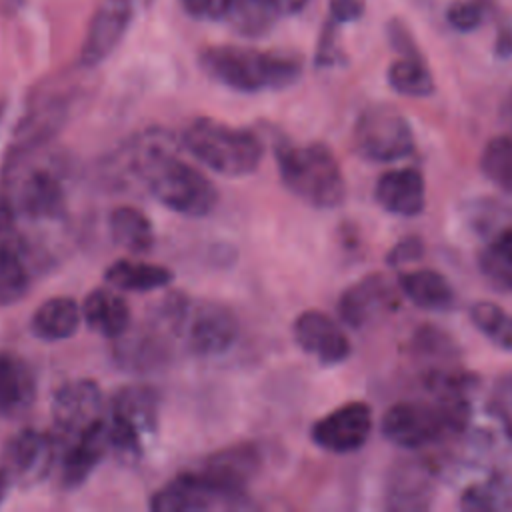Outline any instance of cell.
Wrapping results in <instances>:
<instances>
[{
    "mask_svg": "<svg viewBox=\"0 0 512 512\" xmlns=\"http://www.w3.org/2000/svg\"><path fill=\"white\" fill-rule=\"evenodd\" d=\"M124 170L158 204L186 216L204 218L218 204V188L194 164L176 152L172 134L148 128L126 142L116 156V170Z\"/></svg>",
    "mask_w": 512,
    "mask_h": 512,
    "instance_id": "1",
    "label": "cell"
},
{
    "mask_svg": "<svg viewBox=\"0 0 512 512\" xmlns=\"http://www.w3.org/2000/svg\"><path fill=\"white\" fill-rule=\"evenodd\" d=\"M198 64L214 82L242 94L274 92L296 84L302 76V58L286 50H258L218 44L198 54Z\"/></svg>",
    "mask_w": 512,
    "mask_h": 512,
    "instance_id": "2",
    "label": "cell"
},
{
    "mask_svg": "<svg viewBox=\"0 0 512 512\" xmlns=\"http://www.w3.org/2000/svg\"><path fill=\"white\" fill-rule=\"evenodd\" d=\"M174 342L194 356H218L234 346L240 322L232 308L216 300H196L182 292L166 294L152 312Z\"/></svg>",
    "mask_w": 512,
    "mask_h": 512,
    "instance_id": "3",
    "label": "cell"
},
{
    "mask_svg": "<svg viewBox=\"0 0 512 512\" xmlns=\"http://www.w3.org/2000/svg\"><path fill=\"white\" fill-rule=\"evenodd\" d=\"M274 158L282 184L306 204L332 210L346 198V180L338 158L324 142L292 144L276 140Z\"/></svg>",
    "mask_w": 512,
    "mask_h": 512,
    "instance_id": "4",
    "label": "cell"
},
{
    "mask_svg": "<svg viewBox=\"0 0 512 512\" xmlns=\"http://www.w3.org/2000/svg\"><path fill=\"white\" fill-rule=\"evenodd\" d=\"M184 150L200 164L226 178H242L258 170L264 144L250 128H236L210 116L192 118L180 138Z\"/></svg>",
    "mask_w": 512,
    "mask_h": 512,
    "instance_id": "5",
    "label": "cell"
},
{
    "mask_svg": "<svg viewBox=\"0 0 512 512\" xmlns=\"http://www.w3.org/2000/svg\"><path fill=\"white\" fill-rule=\"evenodd\" d=\"M468 418V404L460 392H442L438 402L402 400L392 404L382 420V436L406 450L438 442L448 432L460 430Z\"/></svg>",
    "mask_w": 512,
    "mask_h": 512,
    "instance_id": "6",
    "label": "cell"
},
{
    "mask_svg": "<svg viewBox=\"0 0 512 512\" xmlns=\"http://www.w3.org/2000/svg\"><path fill=\"white\" fill-rule=\"evenodd\" d=\"M160 392L150 384H126L108 398L106 428L110 452L122 462L144 454L146 438L158 430Z\"/></svg>",
    "mask_w": 512,
    "mask_h": 512,
    "instance_id": "7",
    "label": "cell"
},
{
    "mask_svg": "<svg viewBox=\"0 0 512 512\" xmlns=\"http://www.w3.org/2000/svg\"><path fill=\"white\" fill-rule=\"evenodd\" d=\"M352 148L368 162L388 164L410 156L416 148L408 118L390 104L368 106L354 122Z\"/></svg>",
    "mask_w": 512,
    "mask_h": 512,
    "instance_id": "8",
    "label": "cell"
},
{
    "mask_svg": "<svg viewBox=\"0 0 512 512\" xmlns=\"http://www.w3.org/2000/svg\"><path fill=\"white\" fill-rule=\"evenodd\" d=\"M250 500L238 498L220 488L200 468L170 478L150 494L148 508L154 512H202L248 508Z\"/></svg>",
    "mask_w": 512,
    "mask_h": 512,
    "instance_id": "9",
    "label": "cell"
},
{
    "mask_svg": "<svg viewBox=\"0 0 512 512\" xmlns=\"http://www.w3.org/2000/svg\"><path fill=\"white\" fill-rule=\"evenodd\" d=\"M58 440L50 432L26 426L8 436L0 448V468L20 488L40 484L58 462Z\"/></svg>",
    "mask_w": 512,
    "mask_h": 512,
    "instance_id": "10",
    "label": "cell"
},
{
    "mask_svg": "<svg viewBox=\"0 0 512 512\" xmlns=\"http://www.w3.org/2000/svg\"><path fill=\"white\" fill-rule=\"evenodd\" d=\"M108 400L92 378H74L58 386L52 396L50 414L58 446L76 438L98 420L106 418Z\"/></svg>",
    "mask_w": 512,
    "mask_h": 512,
    "instance_id": "11",
    "label": "cell"
},
{
    "mask_svg": "<svg viewBox=\"0 0 512 512\" xmlns=\"http://www.w3.org/2000/svg\"><path fill=\"white\" fill-rule=\"evenodd\" d=\"M174 338L152 318L140 326H130L114 340L112 358L118 368L134 374H146L170 364Z\"/></svg>",
    "mask_w": 512,
    "mask_h": 512,
    "instance_id": "12",
    "label": "cell"
},
{
    "mask_svg": "<svg viewBox=\"0 0 512 512\" xmlns=\"http://www.w3.org/2000/svg\"><path fill=\"white\" fill-rule=\"evenodd\" d=\"M372 432V408L362 400H350L320 420L310 428L312 442L332 454H350L360 450Z\"/></svg>",
    "mask_w": 512,
    "mask_h": 512,
    "instance_id": "13",
    "label": "cell"
},
{
    "mask_svg": "<svg viewBox=\"0 0 512 512\" xmlns=\"http://www.w3.org/2000/svg\"><path fill=\"white\" fill-rule=\"evenodd\" d=\"M70 102L60 94L36 98L26 114L16 124L12 146L6 152V160L22 158L42 150L68 122Z\"/></svg>",
    "mask_w": 512,
    "mask_h": 512,
    "instance_id": "14",
    "label": "cell"
},
{
    "mask_svg": "<svg viewBox=\"0 0 512 512\" xmlns=\"http://www.w3.org/2000/svg\"><path fill=\"white\" fill-rule=\"evenodd\" d=\"M134 18V0H102L88 22L80 46V64L94 68L102 64L124 38Z\"/></svg>",
    "mask_w": 512,
    "mask_h": 512,
    "instance_id": "15",
    "label": "cell"
},
{
    "mask_svg": "<svg viewBox=\"0 0 512 512\" xmlns=\"http://www.w3.org/2000/svg\"><path fill=\"white\" fill-rule=\"evenodd\" d=\"M292 334L296 344L324 366H336L350 358L352 342L340 324L322 310L310 308L294 318Z\"/></svg>",
    "mask_w": 512,
    "mask_h": 512,
    "instance_id": "16",
    "label": "cell"
},
{
    "mask_svg": "<svg viewBox=\"0 0 512 512\" xmlns=\"http://www.w3.org/2000/svg\"><path fill=\"white\" fill-rule=\"evenodd\" d=\"M110 452L106 418L92 424L76 438L64 442L58 452V484L62 490L80 488L92 472L98 468L102 458Z\"/></svg>",
    "mask_w": 512,
    "mask_h": 512,
    "instance_id": "17",
    "label": "cell"
},
{
    "mask_svg": "<svg viewBox=\"0 0 512 512\" xmlns=\"http://www.w3.org/2000/svg\"><path fill=\"white\" fill-rule=\"evenodd\" d=\"M262 450L254 442H236L204 458L200 470L226 492L250 500L248 484L262 468Z\"/></svg>",
    "mask_w": 512,
    "mask_h": 512,
    "instance_id": "18",
    "label": "cell"
},
{
    "mask_svg": "<svg viewBox=\"0 0 512 512\" xmlns=\"http://www.w3.org/2000/svg\"><path fill=\"white\" fill-rule=\"evenodd\" d=\"M396 306V296L386 280V276L372 272L350 284L336 302L338 318L354 328L360 330L368 326L378 314Z\"/></svg>",
    "mask_w": 512,
    "mask_h": 512,
    "instance_id": "19",
    "label": "cell"
},
{
    "mask_svg": "<svg viewBox=\"0 0 512 512\" xmlns=\"http://www.w3.org/2000/svg\"><path fill=\"white\" fill-rule=\"evenodd\" d=\"M40 270L30 244L14 228L0 232V306H12L22 300Z\"/></svg>",
    "mask_w": 512,
    "mask_h": 512,
    "instance_id": "20",
    "label": "cell"
},
{
    "mask_svg": "<svg viewBox=\"0 0 512 512\" xmlns=\"http://www.w3.org/2000/svg\"><path fill=\"white\" fill-rule=\"evenodd\" d=\"M374 198L390 214L414 218L426 206V182L418 168L406 166L380 174L374 186Z\"/></svg>",
    "mask_w": 512,
    "mask_h": 512,
    "instance_id": "21",
    "label": "cell"
},
{
    "mask_svg": "<svg viewBox=\"0 0 512 512\" xmlns=\"http://www.w3.org/2000/svg\"><path fill=\"white\" fill-rule=\"evenodd\" d=\"M38 394L36 372L26 358L0 350V416L18 418L26 414Z\"/></svg>",
    "mask_w": 512,
    "mask_h": 512,
    "instance_id": "22",
    "label": "cell"
},
{
    "mask_svg": "<svg viewBox=\"0 0 512 512\" xmlns=\"http://www.w3.org/2000/svg\"><path fill=\"white\" fill-rule=\"evenodd\" d=\"M82 320L92 332L116 340L132 326V310L120 290L94 288L82 302Z\"/></svg>",
    "mask_w": 512,
    "mask_h": 512,
    "instance_id": "23",
    "label": "cell"
},
{
    "mask_svg": "<svg viewBox=\"0 0 512 512\" xmlns=\"http://www.w3.org/2000/svg\"><path fill=\"white\" fill-rule=\"evenodd\" d=\"M398 290L414 306L430 312H448L456 306V292L450 280L438 270L420 268L398 274Z\"/></svg>",
    "mask_w": 512,
    "mask_h": 512,
    "instance_id": "24",
    "label": "cell"
},
{
    "mask_svg": "<svg viewBox=\"0 0 512 512\" xmlns=\"http://www.w3.org/2000/svg\"><path fill=\"white\" fill-rule=\"evenodd\" d=\"M82 306L72 296H52L30 316V332L44 342L68 340L78 332Z\"/></svg>",
    "mask_w": 512,
    "mask_h": 512,
    "instance_id": "25",
    "label": "cell"
},
{
    "mask_svg": "<svg viewBox=\"0 0 512 512\" xmlns=\"http://www.w3.org/2000/svg\"><path fill=\"white\" fill-rule=\"evenodd\" d=\"M174 272L162 264L120 258L104 270V282L120 292H152L168 286Z\"/></svg>",
    "mask_w": 512,
    "mask_h": 512,
    "instance_id": "26",
    "label": "cell"
},
{
    "mask_svg": "<svg viewBox=\"0 0 512 512\" xmlns=\"http://www.w3.org/2000/svg\"><path fill=\"white\" fill-rule=\"evenodd\" d=\"M108 232L116 246L132 252L144 254L154 246L156 234L152 220L134 206H118L108 216Z\"/></svg>",
    "mask_w": 512,
    "mask_h": 512,
    "instance_id": "27",
    "label": "cell"
},
{
    "mask_svg": "<svg viewBox=\"0 0 512 512\" xmlns=\"http://www.w3.org/2000/svg\"><path fill=\"white\" fill-rule=\"evenodd\" d=\"M278 16L280 12L272 0H232L224 20H228L240 36L256 38L266 34Z\"/></svg>",
    "mask_w": 512,
    "mask_h": 512,
    "instance_id": "28",
    "label": "cell"
},
{
    "mask_svg": "<svg viewBox=\"0 0 512 512\" xmlns=\"http://www.w3.org/2000/svg\"><path fill=\"white\" fill-rule=\"evenodd\" d=\"M388 84L394 92L408 98H426L434 92L436 84L422 56H400L388 68Z\"/></svg>",
    "mask_w": 512,
    "mask_h": 512,
    "instance_id": "29",
    "label": "cell"
},
{
    "mask_svg": "<svg viewBox=\"0 0 512 512\" xmlns=\"http://www.w3.org/2000/svg\"><path fill=\"white\" fill-rule=\"evenodd\" d=\"M484 178L498 190L512 194V136L498 134L490 138L480 154Z\"/></svg>",
    "mask_w": 512,
    "mask_h": 512,
    "instance_id": "30",
    "label": "cell"
},
{
    "mask_svg": "<svg viewBox=\"0 0 512 512\" xmlns=\"http://www.w3.org/2000/svg\"><path fill=\"white\" fill-rule=\"evenodd\" d=\"M472 326L498 348L512 352V314L494 302L480 300L468 310Z\"/></svg>",
    "mask_w": 512,
    "mask_h": 512,
    "instance_id": "31",
    "label": "cell"
},
{
    "mask_svg": "<svg viewBox=\"0 0 512 512\" xmlns=\"http://www.w3.org/2000/svg\"><path fill=\"white\" fill-rule=\"evenodd\" d=\"M430 480L416 470H400L388 492L390 508H426L430 500Z\"/></svg>",
    "mask_w": 512,
    "mask_h": 512,
    "instance_id": "32",
    "label": "cell"
},
{
    "mask_svg": "<svg viewBox=\"0 0 512 512\" xmlns=\"http://www.w3.org/2000/svg\"><path fill=\"white\" fill-rule=\"evenodd\" d=\"M486 14L484 0H454L446 10L448 24L458 32H470L478 28Z\"/></svg>",
    "mask_w": 512,
    "mask_h": 512,
    "instance_id": "33",
    "label": "cell"
},
{
    "mask_svg": "<svg viewBox=\"0 0 512 512\" xmlns=\"http://www.w3.org/2000/svg\"><path fill=\"white\" fill-rule=\"evenodd\" d=\"M338 26H340L338 22L328 18L320 32L316 54H314V64L318 68H332L344 60V52L338 44V32H336Z\"/></svg>",
    "mask_w": 512,
    "mask_h": 512,
    "instance_id": "34",
    "label": "cell"
},
{
    "mask_svg": "<svg viewBox=\"0 0 512 512\" xmlns=\"http://www.w3.org/2000/svg\"><path fill=\"white\" fill-rule=\"evenodd\" d=\"M424 254V242L420 236H404L386 252V264L390 268H400L404 264L420 260Z\"/></svg>",
    "mask_w": 512,
    "mask_h": 512,
    "instance_id": "35",
    "label": "cell"
},
{
    "mask_svg": "<svg viewBox=\"0 0 512 512\" xmlns=\"http://www.w3.org/2000/svg\"><path fill=\"white\" fill-rule=\"evenodd\" d=\"M414 348L422 354H450L452 352V340L446 332L434 328V326H422L414 334Z\"/></svg>",
    "mask_w": 512,
    "mask_h": 512,
    "instance_id": "36",
    "label": "cell"
},
{
    "mask_svg": "<svg viewBox=\"0 0 512 512\" xmlns=\"http://www.w3.org/2000/svg\"><path fill=\"white\" fill-rule=\"evenodd\" d=\"M232 0H180L182 10L194 20H222Z\"/></svg>",
    "mask_w": 512,
    "mask_h": 512,
    "instance_id": "37",
    "label": "cell"
},
{
    "mask_svg": "<svg viewBox=\"0 0 512 512\" xmlns=\"http://www.w3.org/2000/svg\"><path fill=\"white\" fill-rule=\"evenodd\" d=\"M480 268L484 272V276H488L496 286L506 288L508 292H512V260H502L492 256L490 252H482L480 254Z\"/></svg>",
    "mask_w": 512,
    "mask_h": 512,
    "instance_id": "38",
    "label": "cell"
},
{
    "mask_svg": "<svg viewBox=\"0 0 512 512\" xmlns=\"http://www.w3.org/2000/svg\"><path fill=\"white\" fill-rule=\"evenodd\" d=\"M386 32H388V40H390L392 48H394L400 56H412V58L422 56L420 50H418V46H416V42H414V38H412V34H410V30L406 28L404 22L392 20V22L388 24V30H386Z\"/></svg>",
    "mask_w": 512,
    "mask_h": 512,
    "instance_id": "39",
    "label": "cell"
},
{
    "mask_svg": "<svg viewBox=\"0 0 512 512\" xmlns=\"http://www.w3.org/2000/svg\"><path fill=\"white\" fill-rule=\"evenodd\" d=\"M460 504H462V508H466V510H490V508H496V506H498L494 492L488 490V488H484V486H480V484L468 486V488L462 492Z\"/></svg>",
    "mask_w": 512,
    "mask_h": 512,
    "instance_id": "40",
    "label": "cell"
},
{
    "mask_svg": "<svg viewBox=\"0 0 512 512\" xmlns=\"http://www.w3.org/2000/svg\"><path fill=\"white\" fill-rule=\"evenodd\" d=\"M328 8H330V18L334 22L346 24L362 18L366 4L364 0H330Z\"/></svg>",
    "mask_w": 512,
    "mask_h": 512,
    "instance_id": "41",
    "label": "cell"
},
{
    "mask_svg": "<svg viewBox=\"0 0 512 512\" xmlns=\"http://www.w3.org/2000/svg\"><path fill=\"white\" fill-rule=\"evenodd\" d=\"M486 252H490L496 258H502V260H512V224L498 230V234L494 236V240L490 242Z\"/></svg>",
    "mask_w": 512,
    "mask_h": 512,
    "instance_id": "42",
    "label": "cell"
},
{
    "mask_svg": "<svg viewBox=\"0 0 512 512\" xmlns=\"http://www.w3.org/2000/svg\"><path fill=\"white\" fill-rule=\"evenodd\" d=\"M494 52L498 58H510L512 56V28L510 26H502L496 34V42H494Z\"/></svg>",
    "mask_w": 512,
    "mask_h": 512,
    "instance_id": "43",
    "label": "cell"
},
{
    "mask_svg": "<svg viewBox=\"0 0 512 512\" xmlns=\"http://www.w3.org/2000/svg\"><path fill=\"white\" fill-rule=\"evenodd\" d=\"M272 2H274L276 10L280 12V16H292L308 4V0H272Z\"/></svg>",
    "mask_w": 512,
    "mask_h": 512,
    "instance_id": "44",
    "label": "cell"
},
{
    "mask_svg": "<svg viewBox=\"0 0 512 512\" xmlns=\"http://www.w3.org/2000/svg\"><path fill=\"white\" fill-rule=\"evenodd\" d=\"M10 486H12V482H10V478H8V474L0 468V504L6 500V496H8V490H10Z\"/></svg>",
    "mask_w": 512,
    "mask_h": 512,
    "instance_id": "45",
    "label": "cell"
},
{
    "mask_svg": "<svg viewBox=\"0 0 512 512\" xmlns=\"http://www.w3.org/2000/svg\"><path fill=\"white\" fill-rule=\"evenodd\" d=\"M2 114H4V104L0 102V120H2Z\"/></svg>",
    "mask_w": 512,
    "mask_h": 512,
    "instance_id": "46",
    "label": "cell"
},
{
    "mask_svg": "<svg viewBox=\"0 0 512 512\" xmlns=\"http://www.w3.org/2000/svg\"><path fill=\"white\" fill-rule=\"evenodd\" d=\"M510 114H512V92H510Z\"/></svg>",
    "mask_w": 512,
    "mask_h": 512,
    "instance_id": "47",
    "label": "cell"
}]
</instances>
